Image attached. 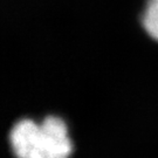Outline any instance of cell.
<instances>
[{
    "label": "cell",
    "instance_id": "1",
    "mask_svg": "<svg viewBox=\"0 0 158 158\" xmlns=\"http://www.w3.org/2000/svg\"><path fill=\"white\" fill-rule=\"evenodd\" d=\"M10 145L15 158H69L73 151L67 125L57 116L41 123L20 119L10 131Z\"/></svg>",
    "mask_w": 158,
    "mask_h": 158
},
{
    "label": "cell",
    "instance_id": "2",
    "mask_svg": "<svg viewBox=\"0 0 158 158\" xmlns=\"http://www.w3.org/2000/svg\"><path fill=\"white\" fill-rule=\"evenodd\" d=\"M143 28L153 40L158 41V0H148L142 15Z\"/></svg>",
    "mask_w": 158,
    "mask_h": 158
}]
</instances>
